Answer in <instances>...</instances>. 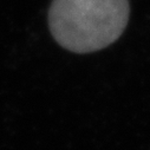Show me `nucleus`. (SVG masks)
Segmentation results:
<instances>
[{"label":"nucleus","instance_id":"obj_1","mask_svg":"<svg viewBox=\"0 0 150 150\" xmlns=\"http://www.w3.org/2000/svg\"><path fill=\"white\" fill-rule=\"evenodd\" d=\"M129 13L128 0H53L49 23L60 46L89 53L116 42L127 27Z\"/></svg>","mask_w":150,"mask_h":150}]
</instances>
